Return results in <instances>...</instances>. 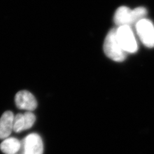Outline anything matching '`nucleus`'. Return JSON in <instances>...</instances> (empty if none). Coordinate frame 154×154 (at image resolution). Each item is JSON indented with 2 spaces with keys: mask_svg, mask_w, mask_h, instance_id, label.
Masks as SVG:
<instances>
[{
  "mask_svg": "<svg viewBox=\"0 0 154 154\" xmlns=\"http://www.w3.org/2000/svg\"><path fill=\"white\" fill-rule=\"evenodd\" d=\"M147 11L143 7H138L131 10L127 6H121L117 9L114 17V21L118 26L136 25L139 21L145 18Z\"/></svg>",
  "mask_w": 154,
  "mask_h": 154,
  "instance_id": "nucleus-1",
  "label": "nucleus"
},
{
  "mask_svg": "<svg viewBox=\"0 0 154 154\" xmlns=\"http://www.w3.org/2000/svg\"><path fill=\"white\" fill-rule=\"evenodd\" d=\"M103 50L105 54L112 61H123L126 57V53L122 49L116 36V29L110 30L105 38Z\"/></svg>",
  "mask_w": 154,
  "mask_h": 154,
  "instance_id": "nucleus-2",
  "label": "nucleus"
},
{
  "mask_svg": "<svg viewBox=\"0 0 154 154\" xmlns=\"http://www.w3.org/2000/svg\"><path fill=\"white\" fill-rule=\"evenodd\" d=\"M116 31L118 41L126 53H134L137 51L138 44L130 26H119L116 29Z\"/></svg>",
  "mask_w": 154,
  "mask_h": 154,
  "instance_id": "nucleus-3",
  "label": "nucleus"
},
{
  "mask_svg": "<svg viewBox=\"0 0 154 154\" xmlns=\"http://www.w3.org/2000/svg\"><path fill=\"white\" fill-rule=\"evenodd\" d=\"M138 37L144 45L149 48L154 47V25L150 20L143 18L135 25Z\"/></svg>",
  "mask_w": 154,
  "mask_h": 154,
  "instance_id": "nucleus-4",
  "label": "nucleus"
},
{
  "mask_svg": "<svg viewBox=\"0 0 154 154\" xmlns=\"http://www.w3.org/2000/svg\"><path fill=\"white\" fill-rule=\"evenodd\" d=\"M20 149L21 154H43L44 143L37 133H31L23 139Z\"/></svg>",
  "mask_w": 154,
  "mask_h": 154,
  "instance_id": "nucleus-5",
  "label": "nucleus"
},
{
  "mask_svg": "<svg viewBox=\"0 0 154 154\" xmlns=\"http://www.w3.org/2000/svg\"><path fill=\"white\" fill-rule=\"evenodd\" d=\"M15 103L17 107L20 110L32 111L36 109L37 102L32 94L26 90L18 92L15 96Z\"/></svg>",
  "mask_w": 154,
  "mask_h": 154,
  "instance_id": "nucleus-6",
  "label": "nucleus"
},
{
  "mask_svg": "<svg viewBox=\"0 0 154 154\" xmlns=\"http://www.w3.org/2000/svg\"><path fill=\"white\" fill-rule=\"evenodd\" d=\"M14 116L11 111H5L0 118V139L8 138L13 131Z\"/></svg>",
  "mask_w": 154,
  "mask_h": 154,
  "instance_id": "nucleus-7",
  "label": "nucleus"
},
{
  "mask_svg": "<svg viewBox=\"0 0 154 154\" xmlns=\"http://www.w3.org/2000/svg\"><path fill=\"white\" fill-rule=\"evenodd\" d=\"M21 147V142L18 139L8 137L4 139L0 144L1 151L5 154H17Z\"/></svg>",
  "mask_w": 154,
  "mask_h": 154,
  "instance_id": "nucleus-8",
  "label": "nucleus"
},
{
  "mask_svg": "<svg viewBox=\"0 0 154 154\" xmlns=\"http://www.w3.org/2000/svg\"><path fill=\"white\" fill-rule=\"evenodd\" d=\"M25 130L24 116L22 114H18L14 116L13 120V131L20 132Z\"/></svg>",
  "mask_w": 154,
  "mask_h": 154,
  "instance_id": "nucleus-9",
  "label": "nucleus"
},
{
  "mask_svg": "<svg viewBox=\"0 0 154 154\" xmlns=\"http://www.w3.org/2000/svg\"><path fill=\"white\" fill-rule=\"evenodd\" d=\"M25 121V130H28L33 126L36 118L32 111H26L23 114Z\"/></svg>",
  "mask_w": 154,
  "mask_h": 154,
  "instance_id": "nucleus-10",
  "label": "nucleus"
}]
</instances>
